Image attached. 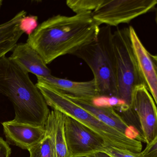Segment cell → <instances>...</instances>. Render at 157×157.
Segmentation results:
<instances>
[{"label":"cell","instance_id":"3","mask_svg":"<svg viewBox=\"0 0 157 157\" xmlns=\"http://www.w3.org/2000/svg\"><path fill=\"white\" fill-rule=\"evenodd\" d=\"M36 85L44 96L48 106L73 118L101 136L108 146L136 153L142 151V142L128 137L106 125L69 96L50 85L37 79Z\"/></svg>","mask_w":157,"mask_h":157},{"label":"cell","instance_id":"12","mask_svg":"<svg viewBox=\"0 0 157 157\" xmlns=\"http://www.w3.org/2000/svg\"><path fill=\"white\" fill-rule=\"evenodd\" d=\"M9 58L36 77H47L52 75L50 69L41 56L27 42L17 43Z\"/></svg>","mask_w":157,"mask_h":157},{"label":"cell","instance_id":"16","mask_svg":"<svg viewBox=\"0 0 157 157\" xmlns=\"http://www.w3.org/2000/svg\"><path fill=\"white\" fill-rule=\"evenodd\" d=\"M28 151L29 157H57L54 141L47 133L41 141Z\"/></svg>","mask_w":157,"mask_h":157},{"label":"cell","instance_id":"25","mask_svg":"<svg viewBox=\"0 0 157 157\" xmlns=\"http://www.w3.org/2000/svg\"><path fill=\"white\" fill-rule=\"evenodd\" d=\"M90 157H99V156L98 155V153H97V154H95V155H93L92 156Z\"/></svg>","mask_w":157,"mask_h":157},{"label":"cell","instance_id":"1","mask_svg":"<svg viewBox=\"0 0 157 157\" xmlns=\"http://www.w3.org/2000/svg\"><path fill=\"white\" fill-rule=\"evenodd\" d=\"M92 13L49 18L28 36L26 42L47 65L60 56L73 55L98 38L100 27Z\"/></svg>","mask_w":157,"mask_h":157},{"label":"cell","instance_id":"5","mask_svg":"<svg viewBox=\"0 0 157 157\" xmlns=\"http://www.w3.org/2000/svg\"><path fill=\"white\" fill-rule=\"evenodd\" d=\"M116 61L118 98L132 108L134 91L145 86L133 47L129 28L118 29L113 33Z\"/></svg>","mask_w":157,"mask_h":157},{"label":"cell","instance_id":"9","mask_svg":"<svg viewBox=\"0 0 157 157\" xmlns=\"http://www.w3.org/2000/svg\"><path fill=\"white\" fill-rule=\"evenodd\" d=\"M67 96L81 108L94 115L106 125L132 139L145 143L142 133L136 128L129 125L112 107L97 105L94 102V100H92Z\"/></svg>","mask_w":157,"mask_h":157},{"label":"cell","instance_id":"11","mask_svg":"<svg viewBox=\"0 0 157 157\" xmlns=\"http://www.w3.org/2000/svg\"><path fill=\"white\" fill-rule=\"evenodd\" d=\"M133 47L145 86L157 107V72L152 58L133 27H129Z\"/></svg>","mask_w":157,"mask_h":157},{"label":"cell","instance_id":"23","mask_svg":"<svg viewBox=\"0 0 157 157\" xmlns=\"http://www.w3.org/2000/svg\"><path fill=\"white\" fill-rule=\"evenodd\" d=\"M99 156V157H111L109 155L107 154H105V153H98Z\"/></svg>","mask_w":157,"mask_h":157},{"label":"cell","instance_id":"19","mask_svg":"<svg viewBox=\"0 0 157 157\" xmlns=\"http://www.w3.org/2000/svg\"><path fill=\"white\" fill-rule=\"evenodd\" d=\"M105 154L111 157H140L138 153L127 150H121L109 146L106 147Z\"/></svg>","mask_w":157,"mask_h":157},{"label":"cell","instance_id":"14","mask_svg":"<svg viewBox=\"0 0 157 157\" xmlns=\"http://www.w3.org/2000/svg\"><path fill=\"white\" fill-rule=\"evenodd\" d=\"M26 14V11L21 10L8 21L0 24V59L17 45L24 33L20 28V22Z\"/></svg>","mask_w":157,"mask_h":157},{"label":"cell","instance_id":"17","mask_svg":"<svg viewBox=\"0 0 157 157\" xmlns=\"http://www.w3.org/2000/svg\"><path fill=\"white\" fill-rule=\"evenodd\" d=\"M103 2V0H68L66 5L76 14L92 12Z\"/></svg>","mask_w":157,"mask_h":157},{"label":"cell","instance_id":"7","mask_svg":"<svg viewBox=\"0 0 157 157\" xmlns=\"http://www.w3.org/2000/svg\"><path fill=\"white\" fill-rule=\"evenodd\" d=\"M64 132L71 157H90L97 153H106L108 145L101 136L66 115Z\"/></svg>","mask_w":157,"mask_h":157},{"label":"cell","instance_id":"26","mask_svg":"<svg viewBox=\"0 0 157 157\" xmlns=\"http://www.w3.org/2000/svg\"><path fill=\"white\" fill-rule=\"evenodd\" d=\"M3 1L2 0H0V8H1L2 6V5Z\"/></svg>","mask_w":157,"mask_h":157},{"label":"cell","instance_id":"20","mask_svg":"<svg viewBox=\"0 0 157 157\" xmlns=\"http://www.w3.org/2000/svg\"><path fill=\"white\" fill-rule=\"evenodd\" d=\"M138 154L140 157H157V138Z\"/></svg>","mask_w":157,"mask_h":157},{"label":"cell","instance_id":"21","mask_svg":"<svg viewBox=\"0 0 157 157\" xmlns=\"http://www.w3.org/2000/svg\"><path fill=\"white\" fill-rule=\"evenodd\" d=\"M11 153L9 144L0 136V157H10Z\"/></svg>","mask_w":157,"mask_h":157},{"label":"cell","instance_id":"15","mask_svg":"<svg viewBox=\"0 0 157 157\" xmlns=\"http://www.w3.org/2000/svg\"><path fill=\"white\" fill-rule=\"evenodd\" d=\"M65 115L61 112L52 110L45 124L46 133L53 139L57 157H71L68 151L64 132Z\"/></svg>","mask_w":157,"mask_h":157},{"label":"cell","instance_id":"13","mask_svg":"<svg viewBox=\"0 0 157 157\" xmlns=\"http://www.w3.org/2000/svg\"><path fill=\"white\" fill-rule=\"evenodd\" d=\"M37 79L50 85L61 93L73 97L95 100L99 98L95 80L76 82L51 76L37 77Z\"/></svg>","mask_w":157,"mask_h":157},{"label":"cell","instance_id":"10","mask_svg":"<svg viewBox=\"0 0 157 157\" xmlns=\"http://www.w3.org/2000/svg\"><path fill=\"white\" fill-rule=\"evenodd\" d=\"M2 125L6 143L24 150H28L39 143L46 135L45 127L19 123L14 120L4 122Z\"/></svg>","mask_w":157,"mask_h":157},{"label":"cell","instance_id":"4","mask_svg":"<svg viewBox=\"0 0 157 157\" xmlns=\"http://www.w3.org/2000/svg\"><path fill=\"white\" fill-rule=\"evenodd\" d=\"M113 33L111 27H101L95 41L73 54L83 60L91 69L99 98H118Z\"/></svg>","mask_w":157,"mask_h":157},{"label":"cell","instance_id":"22","mask_svg":"<svg viewBox=\"0 0 157 157\" xmlns=\"http://www.w3.org/2000/svg\"><path fill=\"white\" fill-rule=\"evenodd\" d=\"M152 58L157 72V55H152Z\"/></svg>","mask_w":157,"mask_h":157},{"label":"cell","instance_id":"2","mask_svg":"<svg viewBox=\"0 0 157 157\" xmlns=\"http://www.w3.org/2000/svg\"><path fill=\"white\" fill-rule=\"evenodd\" d=\"M0 93L13 104L14 120L45 127L51 111L44 96L29 73L6 56L0 59Z\"/></svg>","mask_w":157,"mask_h":157},{"label":"cell","instance_id":"8","mask_svg":"<svg viewBox=\"0 0 157 157\" xmlns=\"http://www.w3.org/2000/svg\"><path fill=\"white\" fill-rule=\"evenodd\" d=\"M132 108L138 119L147 145L150 144L157 138V108L144 85L137 87L134 91Z\"/></svg>","mask_w":157,"mask_h":157},{"label":"cell","instance_id":"18","mask_svg":"<svg viewBox=\"0 0 157 157\" xmlns=\"http://www.w3.org/2000/svg\"><path fill=\"white\" fill-rule=\"evenodd\" d=\"M38 26V17L36 16H26L20 22V29L28 36L32 34Z\"/></svg>","mask_w":157,"mask_h":157},{"label":"cell","instance_id":"24","mask_svg":"<svg viewBox=\"0 0 157 157\" xmlns=\"http://www.w3.org/2000/svg\"><path fill=\"white\" fill-rule=\"evenodd\" d=\"M156 5L157 7L156 8L155 18V21L156 24V25H157V4Z\"/></svg>","mask_w":157,"mask_h":157},{"label":"cell","instance_id":"6","mask_svg":"<svg viewBox=\"0 0 157 157\" xmlns=\"http://www.w3.org/2000/svg\"><path fill=\"white\" fill-rule=\"evenodd\" d=\"M157 4V0H103L92 12V16L99 26L105 24L117 26L129 23L149 12Z\"/></svg>","mask_w":157,"mask_h":157}]
</instances>
